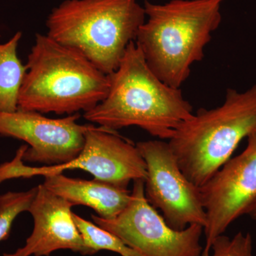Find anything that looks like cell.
I'll return each instance as SVG.
<instances>
[{
  "mask_svg": "<svg viewBox=\"0 0 256 256\" xmlns=\"http://www.w3.org/2000/svg\"><path fill=\"white\" fill-rule=\"evenodd\" d=\"M108 76L107 96L84 112V118L92 124L112 131L137 126L154 137L169 140L193 116V107L181 89L170 86L153 73L134 42Z\"/></svg>",
  "mask_w": 256,
  "mask_h": 256,
  "instance_id": "1",
  "label": "cell"
},
{
  "mask_svg": "<svg viewBox=\"0 0 256 256\" xmlns=\"http://www.w3.org/2000/svg\"><path fill=\"white\" fill-rule=\"evenodd\" d=\"M225 0H171L164 4L144 2L148 18L140 28L136 44L150 68L170 86L180 88L194 64L222 22Z\"/></svg>",
  "mask_w": 256,
  "mask_h": 256,
  "instance_id": "2",
  "label": "cell"
},
{
  "mask_svg": "<svg viewBox=\"0 0 256 256\" xmlns=\"http://www.w3.org/2000/svg\"><path fill=\"white\" fill-rule=\"evenodd\" d=\"M18 109L73 114L104 100L110 78L78 50L36 34L25 65Z\"/></svg>",
  "mask_w": 256,
  "mask_h": 256,
  "instance_id": "3",
  "label": "cell"
},
{
  "mask_svg": "<svg viewBox=\"0 0 256 256\" xmlns=\"http://www.w3.org/2000/svg\"><path fill=\"white\" fill-rule=\"evenodd\" d=\"M146 16L138 0H65L48 15L46 34L110 75L136 42Z\"/></svg>",
  "mask_w": 256,
  "mask_h": 256,
  "instance_id": "4",
  "label": "cell"
},
{
  "mask_svg": "<svg viewBox=\"0 0 256 256\" xmlns=\"http://www.w3.org/2000/svg\"><path fill=\"white\" fill-rule=\"evenodd\" d=\"M256 129V84L244 92L228 88L223 104L201 108L169 140L180 169L202 188Z\"/></svg>",
  "mask_w": 256,
  "mask_h": 256,
  "instance_id": "5",
  "label": "cell"
},
{
  "mask_svg": "<svg viewBox=\"0 0 256 256\" xmlns=\"http://www.w3.org/2000/svg\"><path fill=\"white\" fill-rule=\"evenodd\" d=\"M26 144L20 146L11 162L0 164V184L16 178L62 174L66 170L79 169L87 172L95 180L127 188L130 182L146 181V162L136 146L110 130L92 124L85 134L82 151L75 159L53 166H30L24 164Z\"/></svg>",
  "mask_w": 256,
  "mask_h": 256,
  "instance_id": "6",
  "label": "cell"
},
{
  "mask_svg": "<svg viewBox=\"0 0 256 256\" xmlns=\"http://www.w3.org/2000/svg\"><path fill=\"white\" fill-rule=\"evenodd\" d=\"M94 223L143 256H202L204 227L192 224L182 230L166 223L144 196V181L133 182L130 201L116 218L92 215Z\"/></svg>",
  "mask_w": 256,
  "mask_h": 256,
  "instance_id": "7",
  "label": "cell"
},
{
  "mask_svg": "<svg viewBox=\"0 0 256 256\" xmlns=\"http://www.w3.org/2000/svg\"><path fill=\"white\" fill-rule=\"evenodd\" d=\"M136 146L146 164V201L161 210L172 228L182 230L192 224L204 228L207 217L200 188L184 174L169 143L148 140Z\"/></svg>",
  "mask_w": 256,
  "mask_h": 256,
  "instance_id": "8",
  "label": "cell"
},
{
  "mask_svg": "<svg viewBox=\"0 0 256 256\" xmlns=\"http://www.w3.org/2000/svg\"><path fill=\"white\" fill-rule=\"evenodd\" d=\"M247 139L246 149L200 188L207 217L202 256H210L214 240L256 201V129Z\"/></svg>",
  "mask_w": 256,
  "mask_h": 256,
  "instance_id": "9",
  "label": "cell"
},
{
  "mask_svg": "<svg viewBox=\"0 0 256 256\" xmlns=\"http://www.w3.org/2000/svg\"><path fill=\"white\" fill-rule=\"evenodd\" d=\"M80 118L79 114L54 119L35 111H0V136L28 143L24 162L45 166L65 164L79 156L86 132L92 126L78 124Z\"/></svg>",
  "mask_w": 256,
  "mask_h": 256,
  "instance_id": "10",
  "label": "cell"
},
{
  "mask_svg": "<svg viewBox=\"0 0 256 256\" xmlns=\"http://www.w3.org/2000/svg\"><path fill=\"white\" fill-rule=\"evenodd\" d=\"M72 203L42 184L28 212L34 220L32 233L23 247L3 256H50L58 250L94 255L86 246L73 218Z\"/></svg>",
  "mask_w": 256,
  "mask_h": 256,
  "instance_id": "11",
  "label": "cell"
},
{
  "mask_svg": "<svg viewBox=\"0 0 256 256\" xmlns=\"http://www.w3.org/2000/svg\"><path fill=\"white\" fill-rule=\"evenodd\" d=\"M44 185L72 203L92 208L104 220H114L128 206L131 192L94 178H70L62 174L46 175Z\"/></svg>",
  "mask_w": 256,
  "mask_h": 256,
  "instance_id": "12",
  "label": "cell"
},
{
  "mask_svg": "<svg viewBox=\"0 0 256 256\" xmlns=\"http://www.w3.org/2000/svg\"><path fill=\"white\" fill-rule=\"evenodd\" d=\"M22 33L18 32L4 44H0V111L18 110V96L26 74L25 65L18 58V43Z\"/></svg>",
  "mask_w": 256,
  "mask_h": 256,
  "instance_id": "13",
  "label": "cell"
},
{
  "mask_svg": "<svg viewBox=\"0 0 256 256\" xmlns=\"http://www.w3.org/2000/svg\"><path fill=\"white\" fill-rule=\"evenodd\" d=\"M73 218L86 246L94 254L104 250L116 252L121 256H143L126 245L118 237L96 224L74 213Z\"/></svg>",
  "mask_w": 256,
  "mask_h": 256,
  "instance_id": "14",
  "label": "cell"
},
{
  "mask_svg": "<svg viewBox=\"0 0 256 256\" xmlns=\"http://www.w3.org/2000/svg\"><path fill=\"white\" fill-rule=\"evenodd\" d=\"M36 192L37 186L26 192H8L0 194V242L10 236L16 217L28 212Z\"/></svg>",
  "mask_w": 256,
  "mask_h": 256,
  "instance_id": "15",
  "label": "cell"
},
{
  "mask_svg": "<svg viewBox=\"0 0 256 256\" xmlns=\"http://www.w3.org/2000/svg\"><path fill=\"white\" fill-rule=\"evenodd\" d=\"M252 248V238L249 233L240 232L233 238L222 234L214 240L210 256H255Z\"/></svg>",
  "mask_w": 256,
  "mask_h": 256,
  "instance_id": "16",
  "label": "cell"
},
{
  "mask_svg": "<svg viewBox=\"0 0 256 256\" xmlns=\"http://www.w3.org/2000/svg\"><path fill=\"white\" fill-rule=\"evenodd\" d=\"M246 215H248L252 220H256V201L250 206L247 210Z\"/></svg>",
  "mask_w": 256,
  "mask_h": 256,
  "instance_id": "17",
  "label": "cell"
}]
</instances>
